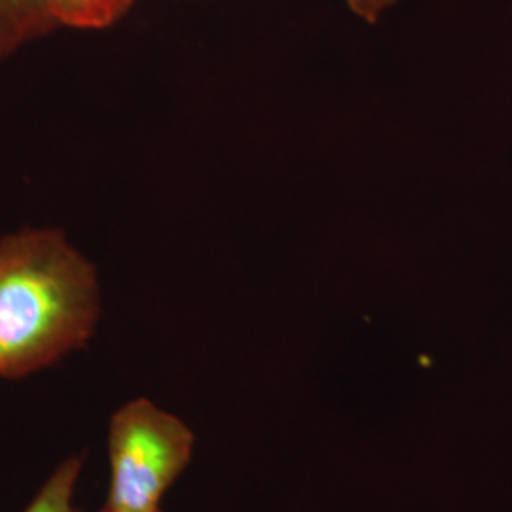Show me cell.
<instances>
[{"label": "cell", "instance_id": "cell-6", "mask_svg": "<svg viewBox=\"0 0 512 512\" xmlns=\"http://www.w3.org/2000/svg\"><path fill=\"white\" fill-rule=\"evenodd\" d=\"M344 2L348 4L349 10L355 16L365 19L366 23H376L387 10L397 6L401 0H344Z\"/></svg>", "mask_w": 512, "mask_h": 512}, {"label": "cell", "instance_id": "cell-1", "mask_svg": "<svg viewBox=\"0 0 512 512\" xmlns=\"http://www.w3.org/2000/svg\"><path fill=\"white\" fill-rule=\"evenodd\" d=\"M103 311L97 268L52 226L0 236V378L46 370L95 334Z\"/></svg>", "mask_w": 512, "mask_h": 512}, {"label": "cell", "instance_id": "cell-5", "mask_svg": "<svg viewBox=\"0 0 512 512\" xmlns=\"http://www.w3.org/2000/svg\"><path fill=\"white\" fill-rule=\"evenodd\" d=\"M82 467V454H73L63 459L38 488L31 503L21 512H78L76 488L82 475Z\"/></svg>", "mask_w": 512, "mask_h": 512}, {"label": "cell", "instance_id": "cell-4", "mask_svg": "<svg viewBox=\"0 0 512 512\" xmlns=\"http://www.w3.org/2000/svg\"><path fill=\"white\" fill-rule=\"evenodd\" d=\"M57 27L103 31L128 16L135 0H46Z\"/></svg>", "mask_w": 512, "mask_h": 512}, {"label": "cell", "instance_id": "cell-3", "mask_svg": "<svg viewBox=\"0 0 512 512\" xmlns=\"http://www.w3.org/2000/svg\"><path fill=\"white\" fill-rule=\"evenodd\" d=\"M55 29L46 0H0V65Z\"/></svg>", "mask_w": 512, "mask_h": 512}, {"label": "cell", "instance_id": "cell-7", "mask_svg": "<svg viewBox=\"0 0 512 512\" xmlns=\"http://www.w3.org/2000/svg\"><path fill=\"white\" fill-rule=\"evenodd\" d=\"M101 512H109V511H105V509H103V511H101ZM160 512H162V511H160Z\"/></svg>", "mask_w": 512, "mask_h": 512}, {"label": "cell", "instance_id": "cell-2", "mask_svg": "<svg viewBox=\"0 0 512 512\" xmlns=\"http://www.w3.org/2000/svg\"><path fill=\"white\" fill-rule=\"evenodd\" d=\"M186 421L147 397L122 404L107 431L110 482L105 511L160 512L162 499L194 456Z\"/></svg>", "mask_w": 512, "mask_h": 512}]
</instances>
